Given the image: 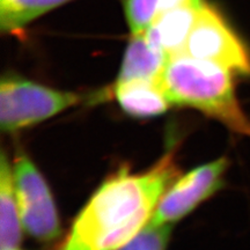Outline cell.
<instances>
[{
	"instance_id": "cell-1",
	"label": "cell",
	"mask_w": 250,
	"mask_h": 250,
	"mask_svg": "<svg viewBox=\"0 0 250 250\" xmlns=\"http://www.w3.org/2000/svg\"><path fill=\"white\" fill-rule=\"evenodd\" d=\"M179 170L167 154L143 174L120 170L94 193L80 212L62 250H118L153 217Z\"/></svg>"
},
{
	"instance_id": "cell-2",
	"label": "cell",
	"mask_w": 250,
	"mask_h": 250,
	"mask_svg": "<svg viewBox=\"0 0 250 250\" xmlns=\"http://www.w3.org/2000/svg\"><path fill=\"white\" fill-rule=\"evenodd\" d=\"M232 74L217 62L183 54L168 61L156 83L171 104L195 108L250 136V120L236 98Z\"/></svg>"
},
{
	"instance_id": "cell-3",
	"label": "cell",
	"mask_w": 250,
	"mask_h": 250,
	"mask_svg": "<svg viewBox=\"0 0 250 250\" xmlns=\"http://www.w3.org/2000/svg\"><path fill=\"white\" fill-rule=\"evenodd\" d=\"M79 102L78 94L49 88L17 76H4L0 83V127L4 132H14Z\"/></svg>"
},
{
	"instance_id": "cell-4",
	"label": "cell",
	"mask_w": 250,
	"mask_h": 250,
	"mask_svg": "<svg viewBox=\"0 0 250 250\" xmlns=\"http://www.w3.org/2000/svg\"><path fill=\"white\" fill-rule=\"evenodd\" d=\"M184 54L217 62L233 73L250 77L248 48L223 15L208 4H204L199 9Z\"/></svg>"
},
{
	"instance_id": "cell-5",
	"label": "cell",
	"mask_w": 250,
	"mask_h": 250,
	"mask_svg": "<svg viewBox=\"0 0 250 250\" xmlns=\"http://www.w3.org/2000/svg\"><path fill=\"white\" fill-rule=\"evenodd\" d=\"M12 169L24 230L39 241H52L61 226L48 184L27 156H19Z\"/></svg>"
},
{
	"instance_id": "cell-6",
	"label": "cell",
	"mask_w": 250,
	"mask_h": 250,
	"mask_svg": "<svg viewBox=\"0 0 250 250\" xmlns=\"http://www.w3.org/2000/svg\"><path fill=\"white\" fill-rule=\"evenodd\" d=\"M228 167L225 158L189 171L171 184L161 197L151 219L159 225H173L186 217L223 186Z\"/></svg>"
},
{
	"instance_id": "cell-7",
	"label": "cell",
	"mask_w": 250,
	"mask_h": 250,
	"mask_svg": "<svg viewBox=\"0 0 250 250\" xmlns=\"http://www.w3.org/2000/svg\"><path fill=\"white\" fill-rule=\"evenodd\" d=\"M201 8L183 6L159 14L146 30V37L169 58L184 54L188 37Z\"/></svg>"
},
{
	"instance_id": "cell-8",
	"label": "cell",
	"mask_w": 250,
	"mask_h": 250,
	"mask_svg": "<svg viewBox=\"0 0 250 250\" xmlns=\"http://www.w3.org/2000/svg\"><path fill=\"white\" fill-rule=\"evenodd\" d=\"M169 59V56L149 42L145 34L132 35L125 50L116 83L158 81Z\"/></svg>"
},
{
	"instance_id": "cell-9",
	"label": "cell",
	"mask_w": 250,
	"mask_h": 250,
	"mask_svg": "<svg viewBox=\"0 0 250 250\" xmlns=\"http://www.w3.org/2000/svg\"><path fill=\"white\" fill-rule=\"evenodd\" d=\"M114 92L121 108L133 117L159 116L171 105L156 81L134 80L116 83Z\"/></svg>"
},
{
	"instance_id": "cell-10",
	"label": "cell",
	"mask_w": 250,
	"mask_h": 250,
	"mask_svg": "<svg viewBox=\"0 0 250 250\" xmlns=\"http://www.w3.org/2000/svg\"><path fill=\"white\" fill-rule=\"evenodd\" d=\"M23 224L21 218L13 169L5 154L0 164V247L1 250L18 249L22 241Z\"/></svg>"
},
{
	"instance_id": "cell-11",
	"label": "cell",
	"mask_w": 250,
	"mask_h": 250,
	"mask_svg": "<svg viewBox=\"0 0 250 250\" xmlns=\"http://www.w3.org/2000/svg\"><path fill=\"white\" fill-rule=\"evenodd\" d=\"M71 0H0L2 33H17L37 18Z\"/></svg>"
},
{
	"instance_id": "cell-12",
	"label": "cell",
	"mask_w": 250,
	"mask_h": 250,
	"mask_svg": "<svg viewBox=\"0 0 250 250\" xmlns=\"http://www.w3.org/2000/svg\"><path fill=\"white\" fill-rule=\"evenodd\" d=\"M161 0H123L125 19L132 35L145 34L159 13Z\"/></svg>"
},
{
	"instance_id": "cell-13",
	"label": "cell",
	"mask_w": 250,
	"mask_h": 250,
	"mask_svg": "<svg viewBox=\"0 0 250 250\" xmlns=\"http://www.w3.org/2000/svg\"><path fill=\"white\" fill-rule=\"evenodd\" d=\"M171 226L173 225H159L149 221L129 243L118 250H166Z\"/></svg>"
},
{
	"instance_id": "cell-14",
	"label": "cell",
	"mask_w": 250,
	"mask_h": 250,
	"mask_svg": "<svg viewBox=\"0 0 250 250\" xmlns=\"http://www.w3.org/2000/svg\"><path fill=\"white\" fill-rule=\"evenodd\" d=\"M204 0H161L159 6V14L164 13L169 9L183 7V6H195V7H202L204 5ZM156 15V17H158Z\"/></svg>"
},
{
	"instance_id": "cell-15",
	"label": "cell",
	"mask_w": 250,
	"mask_h": 250,
	"mask_svg": "<svg viewBox=\"0 0 250 250\" xmlns=\"http://www.w3.org/2000/svg\"><path fill=\"white\" fill-rule=\"evenodd\" d=\"M13 250H19V249H13Z\"/></svg>"
}]
</instances>
